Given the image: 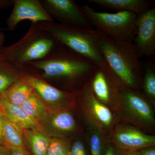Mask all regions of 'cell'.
Listing matches in <instances>:
<instances>
[{"mask_svg":"<svg viewBox=\"0 0 155 155\" xmlns=\"http://www.w3.org/2000/svg\"><path fill=\"white\" fill-rule=\"evenodd\" d=\"M97 66L58 44L45 58L28 63L22 69L25 75L38 78L62 90L75 93L87 82Z\"/></svg>","mask_w":155,"mask_h":155,"instance_id":"obj_1","label":"cell"},{"mask_svg":"<svg viewBox=\"0 0 155 155\" xmlns=\"http://www.w3.org/2000/svg\"><path fill=\"white\" fill-rule=\"evenodd\" d=\"M100 48L105 62L121 86L139 91L143 66L133 42L118 40L104 35Z\"/></svg>","mask_w":155,"mask_h":155,"instance_id":"obj_2","label":"cell"},{"mask_svg":"<svg viewBox=\"0 0 155 155\" xmlns=\"http://www.w3.org/2000/svg\"><path fill=\"white\" fill-rule=\"evenodd\" d=\"M58 44L68 48L96 64H105L100 44L104 34L95 28H84L62 25L57 22H38Z\"/></svg>","mask_w":155,"mask_h":155,"instance_id":"obj_3","label":"cell"},{"mask_svg":"<svg viewBox=\"0 0 155 155\" xmlns=\"http://www.w3.org/2000/svg\"><path fill=\"white\" fill-rule=\"evenodd\" d=\"M58 44L38 23L31 22L25 35L14 44L0 48V54L9 63L22 69L28 63L45 58Z\"/></svg>","mask_w":155,"mask_h":155,"instance_id":"obj_4","label":"cell"},{"mask_svg":"<svg viewBox=\"0 0 155 155\" xmlns=\"http://www.w3.org/2000/svg\"><path fill=\"white\" fill-rule=\"evenodd\" d=\"M80 8L93 28L115 39L133 41L138 17L136 14L128 11L98 12L87 5Z\"/></svg>","mask_w":155,"mask_h":155,"instance_id":"obj_5","label":"cell"},{"mask_svg":"<svg viewBox=\"0 0 155 155\" xmlns=\"http://www.w3.org/2000/svg\"><path fill=\"white\" fill-rule=\"evenodd\" d=\"M114 113L119 122L142 131L153 130L154 113L149 101L139 91L121 86Z\"/></svg>","mask_w":155,"mask_h":155,"instance_id":"obj_6","label":"cell"},{"mask_svg":"<svg viewBox=\"0 0 155 155\" xmlns=\"http://www.w3.org/2000/svg\"><path fill=\"white\" fill-rule=\"evenodd\" d=\"M76 102L88 126L94 127L107 136L120 122L114 111L94 96L88 82L75 92Z\"/></svg>","mask_w":155,"mask_h":155,"instance_id":"obj_7","label":"cell"},{"mask_svg":"<svg viewBox=\"0 0 155 155\" xmlns=\"http://www.w3.org/2000/svg\"><path fill=\"white\" fill-rule=\"evenodd\" d=\"M87 82L97 99L114 112L121 86L106 63L97 65Z\"/></svg>","mask_w":155,"mask_h":155,"instance_id":"obj_8","label":"cell"},{"mask_svg":"<svg viewBox=\"0 0 155 155\" xmlns=\"http://www.w3.org/2000/svg\"><path fill=\"white\" fill-rule=\"evenodd\" d=\"M107 136L109 142L124 152L138 150L155 145L154 136L122 122L117 123Z\"/></svg>","mask_w":155,"mask_h":155,"instance_id":"obj_9","label":"cell"},{"mask_svg":"<svg viewBox=\"0 0 155 155\" xmlns=\"http://www.w3.org/2000/svg\"><path fill=\"white\" fill-rule=\"evenodd\" d=\"M54 21L62 25L84 28H93L80 7L73 0H40Z\"/></svg>","mask_w":155,"mask_h":155,"instance_id":"obj_10","label":"cell"},{"mask_svg":"<svg viewBox=\"0 0 155 155\" xmlns=\"http://www.w3.org/2000/svg\"><path fill=\"white\" fill-rule=\"evenodd\" d=\"M39 125L51 137L68 138L83 131L71 110L66 109L49 108Z\"/></svg>","mask_w":155,"mask_h":155,"instance_id":"obj_11","label":"cell"},{"mask_svg":"<svg viewBox=\"0 0 155 155\" xmlns=\"http://www.w3.org/2000/svg\"><path fill=\"white\" fill-rule=\"evenodd\" d=\"M22 78L50 109L72 110L76 105L75 93L62 90L31 75L25 74Z\"/></svg>","mask_w":155,"mask_h":155,"instance_id":"obj_12","label":"cell"},{"mask_svg":"<svg viewBox=\"0 0 155 155\" xmlns=\"http://www.w3.org/2000/svg\"><path fill=\"white\" fill-rule=\"evenodd\" d=\"M139 58L155 54V7L138 15L133 41Z\"/></svg>","mask_w":155,"mask_h":155,"instance_id":"obj_13","label":"cell"},{"mask_svg":"<svg viewBox=\"0 0 155 155\" xmlns=\"http://www.w3.org/2000/svg\"><path fill=\"white\" fill-rule=\"evenodd\" d=\"M13 10L6 20L9 30H14L23 20H30L32 23L55 22L45 10L40 0H13Z\"/></svg>","mask_w":155,"mask_h":155,"instance_id":"obj_14","label":"cell"},{"mask_svg":"<svg viewBox=\"0 0 155 155\" xmlns=\"http://www.w3.org/2000/svg\"><path fill=\"white\" fill-rule=\"evenodd\" d=\"M88 3L118 11H128L138 15L153 7L148 0H88Z\"/></svg>","mask_w":155,"mask_h":155,"instance_id":"obj_15","label":"cell"},{"mask_svg":"<svg viewBox=\"0 0 155 155\" xmlns=\"http://www.w3.org/2000/svg\"><path fill=\"white\" fill-rule=\"evenodd\" d=\"M0 111L6 119L24 130L40 127L38 124L26 114L21 106L11 104L2 97H0Z\"/></svg>","mask_w":155,"mask_h":155,"instance_id":"obj_16","label":"cell"},{"mask_svg":"<svg viewBox=\"0 0 155 155\" xmlns=\"http://www.w3.org/2000/svg\"><path fill=\"white\" fill-rule=\"evenodd\" d=\"M25 147L31 155H47L51 137L40 127L24 130Z\"/></svg>","mask_w":155,"mask_h":155,"instance_id":"obj_17","label":"cell"},{"mask_svg":"<svg viewBox=\"0 0 155 155\" xmlns=\"http://www.w3.org/2000/svg\"><path fill=\"white\" fill-rule=\"evenodd\" d=\"M25 74L22 69L9 63L0 54V97Z\"/></svg>","mask_w":155,"mask_h":155,"instance_id":"obj_18","label":"cell"},{"mask_svg":"<svg viewBox=\"0 0 155 155\" xmlns=\"http://www.w3.org/2000/svg\"><path fill=\"white\" fill-rule=\"evenodd\" d=\"M34 92L33 87L22 78L12 84L1 97L13 104L21 106Z\"/></svg>","mask_w":155,"mask_h":155,"instance_id":"obj_19","label":"cell"},{"mask_svg":"<svg viewBox=\"0 0 155 155\" xmlns=\"http://www.w3.org/2000/svg\"><path fill=\"white\" fill-rule=\"evenodd\" d=\"M3 137L4 144L7 147L25 148L24 129L12 123L3 116Z\"/></svg>","mask_w":155,"mask_h":155,"instance_id":"obj_20","label":"cell"},{"mask_svg":"<svg viewBox=\"0 0 155 155\" xmlns=\"http://www.w3.org/2000/svg\"><path fill=\"white\" fill-rule=\"evenodd\" d=\"M21 106L26 114L38 125L42 118L49 110V108L35 91Z\"/></svg>","mask_w":155,"mask_h":155,"instance_id":"obj_21","label":"cell"},{"mask_svg":"<svg viewBox=\"0 0 155 155\" xmlns=\"http://www.w3.org/2000/svg\"><path fill=\"white\" fill-rule=\"evenodd\" d=\"M88 126L87 140L91 155H104L108 142L107 136L94 127Z\"/></svg>","mask_w":155,"mask_h":155,"instance_id":"obj_22","label":"cell"},{"mask_svg":"<svg viewBox=\"0 0 155 155\" xmlns=\"http://www.w3.org/2000/svg\"><path fill=\"white\" fill-rule=\"evenodd\" d=\"M141 87L145 96L150 101L155 103V70L153 64H147L143 66Z\"/></svg>","mask_w":155,"mask_h":155,"instance_id":"obj_23","label":"cell"},{"mask_svg":"<svg viewBox=\"0 0 155 155\" xmlns=\"http://www.w3.org/2000/svg\"><path fill=\"white\" fill-rule=\"evenodd\" d=\"M70 139L51 137L47 155H70Z\"/></svg>","mask_w":155,"mask_h":155,"instance_id":"obj_24","label":"cell"},{"mask_svg":"<svg viewBox=\"0 0 155 155\" xmlns=\"http://www.w3.org/2000/svg\"><path fill=\"white\" fill-rule=\"evenodd\" d=\"M70 155H87L85 145L81 140H76L71 143Z\"/></svg>","mask_w":155,"mask_h":155,"instance_id":"obj_25","label":"cell"},{"mask_svg":"<svg viewBox=\"0 0 155 155\" xmlns=\"http://www.w3.org/2000/svg\"><path fill=\"white\" fill-rule=\"evenodd\" d=\"M124 152L118 150L112 143L108 141L104 155H124Z\"/></svg>","mask_w":155,"mask_h":155,"instance_id":"obj_26","label":"cell"},{"mask_svg":"<svg viewBox=\"0 0 155 155\" xmlns=\"http://www.w3.org/2000/svg\"><path fill=\"white\" fill-rule=\"evenodd\" d=\"M7 147L8 149L10 155H30L25 148L17 147Z\"/></svg>","mask_w":155,"mask_h":155,"instance_id":"obj_27","label":"cell"},{"mask_svg":"<svg viewBox=\"0 0 155 155\" xmlns=\"http://www.w3.org/2000/svg\"><path fill=\"white\" fill-rule=\"evenodd\" d=\"M140 155H155V146L138 150Z\"/></svg>","mask_w":155,"mask_h":155,"instance_id":"obj_28","label":"cell"},{"mask_svg":"<svg viewBox=\"0 0 155 155\" xmlns=\"http://www.w3.org/2000/svg\"><path fill=\"white\" fill-rule=\"evenodd\" d=\"M13 6V0H0V8L8 9Z\"/></svg>","mask_w":155,"mask_h":155,"instance_id":"obj_29","label":"cell"},{"mask_svg":"<svg viewBox=\"0 0 155 155\" xmlns=\"http://www.w3.org/2000/svg\"><path fill=\"white\" fill-rule=\"evenodd\" d=\"M0 145H4L3 137V116L0 111Z\"/></svg>","mask_w":155,"mask_h":155,"instance_id":"obj_30","label":"cell"},{"mask_svg":"<svg viewBox=\"0 0 155 155\" xmlns=\"http://www.w3.org/2000/svg\"><path fill=\"white\" fill-rule=\"evenodd\" d=\"M0 155H10L8 149L4 145H0Z\"/></svg>","mask_w":155,"mask_h":155,"instance_id":"obj_31","label":"cell"},{"mask_svg":"<svg viewBox=\"0 0 155 155\" xmlns=\"http://www.w3.org/2000/svg\"><path fill=\"white\" fill-rule=\"evenodd\" d=\"M124 155H140L138 150L130 151L124 152Z\"/></svg>","mask_w":155,"mask_h":155,"instance_id":"obj_32","label":"cell"},{"mask_svg":"<svg viewBox=\"0 0 155 155\" xmlns=\"http://www.w3.org/2000/svg\"><path fill=\"white\" fill-rule=\"evenodd\" d=\"M5 40V35L3 32L0 31V48L3 46V44H4Z\"/></svg>","mask_w":155,"mask_h":155,"instance_id":"obj_33","label":"cell"}]
</instances>
